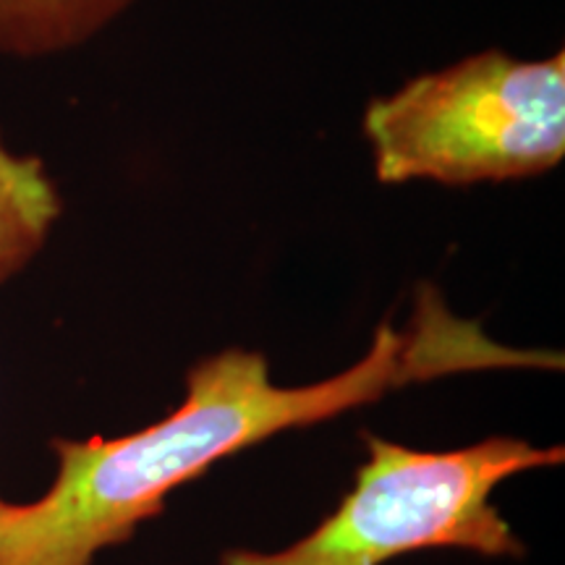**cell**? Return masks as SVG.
<instances>
[{
  "label": "cell",
  "mask_w": 565,
  "mask_h": 565,
  "mask_svg": "<svg viewBox=\"0 0 565 565\" xmlns=\"http://www.w3.org/2000/svg\"><path fill=\"white\" fill-rule=\"evenodd\" d=\"M137 0H0V55L45 58L97 38Z\"/></svg>",
  "instance_id": "5"
},
{
  "label": "cell",
  "mask_w": 565,
  "mask_h": 565,
  "mask_svg": "<svg viewBox=\"0 0 565 565\" xmlns=\"http://www.w3.org/2000/svg\"><path fill=\"white\" fill-rule=\"evenodd\" d=\"M61 210V194L42 160L11 152L0 139V282L38 257Z\"/></svg>",
  "instance_id": "4"
},
{
  "label": "cell",
  "mask_w": 565,
  "mask_h": 565,
  "mask_svg": "<svg viewBox=\"0 0 565 565\" xmlns=\"http://www.w3.org/2000/svg\"><path fill=\"white\" fill-rule=\"evenodd\" d=\"M494 366H547V353L494 343L479 322L450 312L433 286L419 291L406 330L380 324L370 351L322 383L278 387L263 353H215L192 366L186 398L166 419L116 440H53L58 477L51 492L30 505L0 500V565H89L160 515L175 487L249 445L404 385Z\"/></svg>",
  "instance_id": "1"
},
{
  "label": "cell",
  "mask_w": 565,
  "mask_h": 565,
  "mask_svg": "<svg viewBox=\"0 0 565 565\" xmlns=\"http://www.w3.org/2000/svg\"><path fill=\"white\" fill-rule=\"evenodd\" d=\"M364 445L353 490L312 534L280 553L233 550L221 565H380L435 547L519 557L524 545L492 492L515 475L563 463V448H534L519 437H487L445 454L377 435H364Z\"/></svg>",
  "instance_id": "3"
},
{
  "label": "cell",
  "mask_w": 565,
  "mask_h": 565,
  "mask_svg": "<svg viewBox=\"0 0 565 565\" xmlns=\"http://www.w3.org/2000/svg\"><path fill=\"white\" fill-rule=\"evenodd\" d=\"M380 183H500L565 158V53L519 61L484 51L422 74L364 110Z\"/></svg>",
  "instance_id": "2"
}]
</instances>
